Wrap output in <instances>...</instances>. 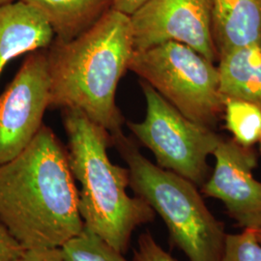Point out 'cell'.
<instances>
[{"label": "cell", "instance_id": "e0dca14e", "mask_svg": "<svg viewBox=\"0 0 261 261\" xmlns=\"http://www.w3.org/2000/svg\"><path fill=\"white\" fill-rule=\"evenodd\" d=\"M132 261H177L166 252L150 232L140 234Z\"/></svg>", "mask_w": 261, "mask_h": 261}, {"label": "cell", "instance_id": "44dd1931", "mask_svg": "<svg viewBox=\"0 0 261 261\" xmlns=\"http://www.w3.org/2000/svg\"><path fill=\"white\" fill-rule=\"evenodd\" d=\"M252 231H253V233L255 235L257 241L261 244V228H259V229H254V230H252Z\"/></svg>", "mask_w": 261, "mask_h": 261}, {"label": "cell", "instance_id": "ba28073f", "mask_svg": "<svg viewBox=\"0 0 261 261\" xmlns=\"http://www.w3.org/2000/svg\"><path fill=\"white\" fill-rule=\"evenodd\" d=\"M211 12L212 0H149L130 16L135 51L177 42L215 63Z\"/></svg>", "mask_w": 261, "mask_h": 261}, {"label": "cell", "instance_id": "8fae6325", "mask_svg": "<svg viewBox=\"0 0 261 261\" xmlns=\"http://www.w3.org/2000/svg\"><path fill=\"white\" fill-rule=\"evenodd\" d=\"M211 30L219 56L261 47V0H212Z\"/></svg>", "mask_w": 261, "mask_h": 261}, {"label": "cell", "instance_id": "7a4b0ae2", "mask_svg": "<svg viewBox=\"0 0 261 261\" xmlns=\"http://www.w3.org/2000/svg\"><path fill=\"white\" fill-rule=\"evenodd\" d=\"M135 53L130 16L111 10L72 41L47 48L49 108L76 109L110 135L122 130L118 84Z\"/></svg>", "mask_w": 261, "mask_h": 261}, {"label": "cell", "instance_id": "8992f818", "mask_svg": "<svg viewBox=\"0 0 261 261\" xmlns=\"http://www.w3.org/2000/svg\"><path fill=\"white\" fill-rule=\"evenodd\" d=\"M140 86L146 101V115L142 122L127 121V126L154 154L160 168L202 186L211 171L208 157L224 138L188 119L147 83L140 81Z\"/></svg>", "mask_w": 261, "mask_h": 261}, {"label": "cell", "instance_id": "2e32d148", "mask_svg": "<svg viewBox=\"0 0 261 261\" xmlns=\"http://www.w3.org/2000/svg\"><path fill=\"white\" fill-rule=\"evenodd\" d=\"M220 261H261V244L252 229L226 234Z\"/></svg>", "mask_w": 261, "mask_h": 261}, {"label": "cell", "instance_id": "30bf717a", "mask_svg": "<svg viewBox=\"0 0 261 261\" xmlns=\"http://www.w3.org/2000/svg\"><path fill=\"white\" fill-rule=\"evenodd\" d=\"M55 32L39 10L21 0L0 6V77L11 60L47 49Z\"/></svg>", "mask_w": 261, "mask_h": 261}, {"label": "cell", "instance_id": "d6986e66", "mask_svg": "<svg viewBox=\"0 0 261 261\" xmlns=\"http://www.w3.org/2000/svg\"><path fill=\"white\" fill-rule=\"evenodd\" d=\"M19 261H65L61 248L28 249Z\"/></svg>", "mask_w": 261, "mask_h": 261}, {"label": "cell", "instance_id": "ffe728a7", "mask_svg": "<svg viewBox=\"0 0 261 261\" xmlns=\"http://www.w3.org/2000/svg\"><path fill=\"white\" fill-rule=\"evenodd\" d=\"M148 1L149 0H113L112 9L130 17Z\"/></svg>", "mask_w": 261, "mask_h": 261}, {"label": "cell", "instance_id": "603a6c76", "mask_svg": "<svg viewBox=\"0 0 261 261\" xmlns=\"http://www.w3.org/2000/svg\"><path fill=\"white\" fill-rule=\"evenodd\" d=\"M259 141H260V152H261V138H260V140H259Z\"/></svg>", "mask_w": 261, "mask_h": 261}, {"label": "cell", "instance_id": "7c38bea8", "mask_svg": "<svg viewBox=\"0 0 261 261\" xmlns=\"http://www.w3.org/2000/svg\"><path fill=\"white\" fill-rule=\"evenodd\" d=\"M46 18L56 40L72 41L95 25L113 7V0H21Z\"/></svg>", "mask_w": 261, "mask_h": 261}, {"label": "cell", "instance_id": "6da1fadb", "mask_svg": "<svg viewBox=\"0 0 261 261\" xmlns=\"http://www.w3.org/2000/svg\"><path fill=\"white\" fill-rule=\"evenodd\" d=\"M0 221L25 250L61 248L84 229L68 151L45 124L0 166Z\"/></svg>", "mask_w": 261, "mask_h": 261}, {"label": "cell", "instance_id": "277c9868", "mask_svg": "<svg viewBox=\"0 0 261 261\" xmlns=\"http://www.w3.org/2000/svg\"><path fill=\"white\" fill-rule=\"evenodd\" d=\"M111 140L129 169V187L160 215L171 242L190 261H220L226 236L224 224L209 211L197 186L150 162L123 130L111 135Z\"/></svg>", "mask_w": 261, "mask_h": 261}, {"label": "cell", "instance_id": "5bb4252c", "mask_svg": "<svg viewBox=\"0 0 261 261\" xmlns=\"http://www.w3.org/2000/svg\"><path fill=\"white\" fill-rule=\"evenodd\" d=\"M225 127L233 140L252 147L261 138V109L254 103L235 98L224 99Z\"/></svg>", "mask_w": 261, "mask_h": 261}, {"label": "cell", "instance_id": "7402d4cb", "mask_svg": "<svg viewBox=\"0 0 261 261\" xmlns=\"http://www.w3.org/2000/svg\"><path fill=\"white\" fill-rule=\"evenodd\" d=\"M17 0H0V6H3V5H6V4H9L12 2H15Z\"/></svg>", "mask_w": 261, "mask_h": 261}, {"label": "cell", "instance_id": "3957f363", "mask_svg": "<svg viewBox=\"0 0 261 261\" xmlns=\"http://www.w3.org/2000/svg\"><path fill=\"white\" fill-rule=\"evenodd\" d=\"M68 137V160L81 183L79 209L84 226L125 254L134 231L154 221L155 211L139 196H129V169L108 155V130L76 109H62Z\"/></svg>", "mask_w": 261, "mask_h": 261}, {"label": "cell", "instance_id": "5b68a950", "mask_svg": "<svg viewBox=\"0 0 261 261\" xmlns=\"http://www.w3.org/2000/svg\"><path fill=\"white\" fill-rule=\"evenodd\" d=\"M128 70L192 121L215 130L224 116L218 67L192 47L166 42L135 51Z\"/></svg>", "mask_w": 261, "mask_h": 261}, {"label": "cell", "instance_id": "9a60e30c", "mask_svg": "<svg viewBox=\"0 0 261 261\" xmlns=\"http://www.w3.org/2000/svg\"><path fill=\"white\" fill-rule=\"evenodd\" d=\"M61 250L65 261H128L123 253L85 226Z\"/></svg>", "mask_w": 261, "mask_h": 261}, {"label": "cell", "instance_id": "4fadbf2b", "mask_svg": "<svg viewBox=\"0 0 261 261\" xmlns=\"http://www.w3.org/2000/svg\"><path fill=\"white\" fill-rule=\"evenodd\" d=\"M221 92L225 98L241 99L261 109V47L238 48L220 56Z\"/></svg>", "mask_w": 261, "mask_h": 261}, {"label": "cell", "instance_id": "52a82bcc", "mask_svg": "<svg viewBox=\"0 0 261 261\" xmlns=\"http://www.w3.org/2000/svg\"><path fill=\"white\" fill-rule=\"evenodd\" d=\"M49 108L47 49L28 55L0 94V166L17 157L44 125Z\"/></svg>", "mask_w": 261, "mask_h": 261}, {"label": "cell", "instance_id": "ac0fdd59", "mask_svg": "<svg viewBox=\"0 0 261 261\" xmlns=\"http://www.w3.org/2000/svg\"><path fill=\"white\" fill-rule=\"evenodd\" d=\"M24 251L0 221V261H19Z\"/></svg>", "mask_w": 261, "mask_h": 261}, {"label": "cell", "instance_id": "9c48e42d", "mask_svg": "<svg viewBox=\"0 0 261 261\" xmlns=\"http://www.w3.org/2000/svg\"><path fill=\"white\" fill-rule=\"evenodd\" d=\"M213 156L214 170L201 186L202 194L221 200L228 215L244 229H259L261 182L252 175L257 166L254 150L233 139H223Z\"/></svg>", "mask_w": 261, "mask_h": 261}]
</instances>
